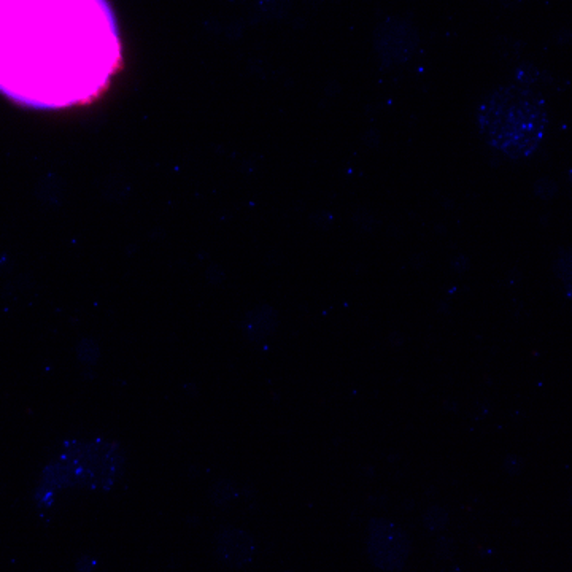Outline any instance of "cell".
I'll use <instances>...</instances> for the list:
<instances>
[{
  "label": "cell",
  "mask_w": 572,
  "mask_h": 572,
  "mask_svg": "<svg viewBox=\"0 0 572 572\" xmlns=\"http://www.w3.org/2000/svg\"><path fill=\"white\" fill-rule=\"evenodd\" d=\"M123 62L107 0H0V93L35 110L99 99Z\"/></svg>",
  "instance_id": "obj_1"
},
{
  "label": "cell",
  "mask_w": 572,
  "mask_h": 572,
  "mask_svg": "<svg viewBox=\"0 0 572 572\" xmlns=\"http://www.w3.org/2000/svg\"><path fill=\"white\" fill-rule=\"evenodd\" d=\"M216 553L226 564L242 568L253 558L254 542L250 534L242 529L225 528L216 537Z\"/></svg>",
  "instance_id": "obj_5"
},
{
  "label": "cell",
  "mask_w": 572,
  "mask_h": 572,
  "mask_svg": "<svg viewBox=\"0 0 572 572\" xmlns=\"http://www.w3.org/2000/svg\"><path fill=\"white\" fill-rule=\"evenodd\" d=\"M124 457L118 444L107 441L67 442L56 461L46 466L44 486L110 488L123 474Z\"/></svg>",
  "instance_id": "obj_3"
},
{
  "label": "cell",
  "mask_w": 572,
  "mask_h": 572,
  "mask_svg": "<svg viewBox=\"0 0 572 572\" xmlns=\"http://www.w3.org/2000/svg\"><path fill=\"white\" fill-rule=\"evenodd\" d=\"M480 135L511 159L529 158L549 124L545 100L528 84H507L486 95L477 113Z\"/></svg>",
  "instance_id": "obj_2"
},
{
  "label": "cell",
  "mask_w": 572,
  "mask_h": 572,
  "mask_svg": "<svg viewBox=\"0 0 572 572\" xmlns=\"http://www.w3.org/2000/svg\"><path fill=\"white\" fill-rule=\"evenodd\" d=\"M380 50L388 56H406L417 44V35L406 21H388L377 35Z\"/></svg>",
  "instance_id": "obj_6"
},
{
  "label": "cell",
  "mask_w": 572,
  "mask_h": 572,
  "mask_svg": "<svg viewBox=\"0 0 572 572\" xmlns=\"http://www.w3.org/2000/svg\"><path fill=\"white\" fill-rule=\"evenodd\" d=\"M369 556L385 571L401 569L410 552L406 533L386 520H372L369 526Z\"/></svg>",
  "instance_id": "obj_4"
},
{
  "label": "cell",
  "mask_w": 572,
  "mask_h": 572,
  "mask_svg": "<svg viewBox=\"0 0 572 572\" xmlns=\"http://www.w3.org/2000/svg\"><path fill=\"white\" fill-rule=\"evenodd\" d=\"M94 566L95 561L93 558H89V556H82L77 563V569L79 572H91L94 569Z\"/></svg>",
  "instance_id": "obj_8"
},
{
  "label": "cell",
  "mask_w": 572,
  "mask_h": 572,
  "mask_svg": "<svg viewBox=\"0 0 572 572\" xmlns=\"http://www.w3.org/2000/svg\"><path fill=\"white\" fill-rule=\"evenodd\" d=\"M210 496H211V501H213L216 506H225L236 496L234 485L226 480L218 482V484L210 490Z\"/></svg>",
  "instance_id": "obj_7"
}]
</instances>
